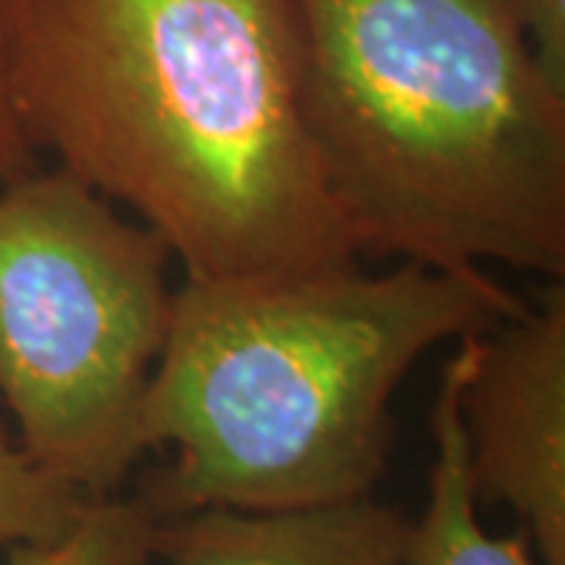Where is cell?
Instances as JSON below:
<instances>
[{"instance_id": "cell-2", "label": "cell", "mask_w": 565, "mask_h": 565, "mask_svg": "<svg viewBox=\"0 0 565 565\" xmlns=\"http://www.w3.org/2000/svg\"><path fill=\"white\" fill-rule=\"evenodd\" d=\"M296 107L359 255L563 280L565 95L512 0H280Z\"/></svg>"}, {"instance_id": "cell-1", "label": "cell", "mask_w": 565, "mask_h": 565, "mask_svg": "<svg viewBox=\"0 0 565 565\" xmlns=\"http://www.w3.org/2000/svg\"><path fill=\"white\" fill-rule=\"evenodd\" d=\"M25 139L151 226L192 282L362 262L296 107L280 0H20Z\"/></svg>"}, {"instance_id": "cell-4", "label": "cell", "mask_w": 565, "mask_h": 565, "mask_svg": "<svg viewBox=\"0 0 565 565\" xmlns=\"http://www.w3.org/2000/svg\"><path fill=\"white\" fill-rule=\"evenodd\" d=\"M170 245L70 170L0 185V405L32 462L88 500L120 493L173 289Z\"/></svg>"}, {"instance_id": "cell-6", "label": "cell", "mask_w": 565, "mask_h": 565, "mask_svg": "<svg viewBox=\"0 0 565 565\" xmlns=\"http://www.w3.org/2000/svg\"><path fill=\"white\" fill-rule=\"evenodd\" d=\"M412 519L374 497L311 509H199L161 519V565H405Z\"/></svg>"}, {"instance_id": "cell-7", "label": "cell", "mask_w": 565, "mask_h": 565, "mask_svg": "<svg viewBox=\"0 0 565 565\" xmlns=\"http://www.w3.org/2000/svg\"><path fill=\"white\" fill-rule=\"evenodd\" d=\"M465 371L468 343L459 340L456 355L446 362L440 393L430 412L434 462L427 503L422 519L412 522L408 531L405 565H537L522 531L490 534L478 519V497L468 478V449L459 415Z\"/></svg>"}, {"instance_id": "cell-9", "label": "cell", "mask_w": 565, "mask_h": 565, "mask_svg": "<svg viewBox=\"0 0 565 565\" xmlns=\"http://www.w3.org/2000/svg\"><path fill=\"white\" fill-rule=\"evenodd\" d=\"M92 503L32 462L0 422V546L54 541L76 525Z\"/></svg>"}, {"instance_id": "cell-10", "label": "cell", "mask_w": 565, "mask_h": 565, "mask_svg": "<svg viewBox=\"0 0 565 565\" xmlns=\"http://www.w3.org/2000/svg\"><path fill=\"white\" fill-rule=\"evenodd\" d=\"M20 0H0V185L39 167V151L25 139L13 98V41Z\"/></svg>"}, {"instance_id": "cell-5", "label": "cell", "mask_w": 565, "mask_h": 565, "mask_svg": "<svg viewBox=\"0 0 565 565\" xmlns=\"http://www.w3.org/2000/svg\"><path fill=\"white\" fill-rule=\"evenodd\" d=\"M462 415L478 503L505 505L541 565H565V286L465 337Z\"/></svg>"}, {"instance_id": "cell-8", "label": "cell", "mask_w": 565, "mask_h": 565, "mask_svg": "<svg viewBox=\"0 0 565 565\" xmlns=\"http://www.w3.org/2000/svg\"><path fill=\"white\" fill-rule=\"evenodd\" d=\"M161 515L136 497H102L54 541L10 546L7 565H148Z\"/></svg>"}, {"instance_id": "cell-11", "label": "cell", "mask_w": 565, "mask_h": 565, "mask_svg": "<svg viewBox=\"0 0 565 565\" xmlns=\"http://www.w3.org/2000/svg\"><path fill=\"white\" fill-rule=\"evenodd\" d=\"M515 22L544 82L565 95V0H512Z\"/></svg>"}, {"instance_id": "cell-3", "label": "cell", "mask_w": 565, "mask_h": 565, "mask_svg": "<svg viewBox=\"0 0 565 565\" xmlns=\"http://www.w3.org/2000/svg\"><path fill=\"white\" fill-rule=\"evenodd\" d=\"M525 305L484 267L415 262L185 280L145 396V444L170 446L173 462L139 497L161 519L374 497L393 446L390 403L412 364Z\"/></svg>"}]
</instances>
